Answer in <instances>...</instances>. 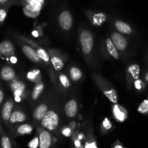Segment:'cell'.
I'll use <instances>...</instances> for the list:
<instances>
[{
    "label": "cell",
    "instance_id": "10",
    "mask_svg": "<svg viewBox=\"0 0 148 148\" xmlns=\"http://www.w3.org/2000/svg\"><path fill=\"white\" fill-rule=\"evenodd\" d=\"M13 107H14V102L11 100H7L3 104L1 111V116L4 123H7V122L10 121V117L13 112Z\"/></svg>",
    "mask_w": 148,
    "mask_h": 148
},
{
    "label": "cell",
    "instance_id": "32",
    "mask_svg": "<svg viewBox=\"0 0 148 148\" xmlns=\"http://www.w3.org/2000/svg\"><path fill=\"white\" fill-rule=\"evenodd\" d=\"M62 133L64 136H66V137H69L72 135V129L69 127H64L62 131Z\"/></svg>",
    "mask_w": 148,
    "mask_h": 148
},
{
    "label": "cell",
    "instance_id": "34",
    "mask_svg": "<svg viewBox=\"0 0 148 148\" xmlns=\"http://www.w3.org/2000/svg\"><path fill=\"white\" fill-rule=\"evenodd\" d=\"M111 148H124V147L121 142H119V140H117V141H116L114 144H113L112 147Z\"/></svg>",
    "mask_w": 148,
    "mask_h": 148
},
{
    "label": "cell",
    "instance_id": "33",
    "mask_svg": "<svg viewBox=\"0 0 148 148\" xmlns=\"http://www.w3.org/2000/svg\"><path fill=\"white\" fill-rule=\"evenodd\" d=\"M102 126H103V128L105 130L108 131L111 128V123H110V121L108 120V118H105L104 121L103 122Z\"/></svg>",
    "mask_w": 148,
    "mask_h": 148
},
{
    "label": "cell",
    "instance_id": "4",
    "mask_svg": "<svg viewBox=\"0 0 148 148\" xmlns=\"http://www.w3.org/2000/svg\"><path fill=\"white\" fill-rule=\"evenodd\" d=\"M10 89L13 93L14 100L16 102H20L25 91V85L24 83L18 80H13L11 81Z\"/></svg>",
    "mask_w": 148,
    "mask_h": 148
},
{
    "label": "cell",
    "instance_id": "31",
    "mask_svg": "<svg viewBox=\"0 0 148 148\" xmlns=\"http://www.w3.org/2000/svg\"><path fill=\"white\" fill-rule=\"evenodd\" d=\"M29 148H39V138L38 136H36L33 138L27 145Z\"/></svg>",
    "mask_w": 148,
    "mask_h": 148
},
{
    "label": "cell",
    "instance_id": "28",
    "mask_svg": "<svg viewBox=\"0 0 148 148\" xmlns=\"http://www.w3.org/2000/svg\"><path fill=\"white\" fill-rule=\"evenodd\" d=\"M129 71H130L131 73H132L133 78L134 79H137L139 78V74H140V68H139L138 65H132L129 68Z\"/></svg>",
    "mask_w": 148,
    "mask_h": 148
},
{
    "label": "cell",
    "instance_id": "13",
    "mask_svg": "<svg viewBox=\"0 0 148 148\" xmlns=\"http://www.w3.org/2000/svg\"><path fill=\"white\" fill-rule=\"evenodd\" d=\"M0 76L4 81H12L15 78V72L10 65H4L0 71Z\"/></svg>",
    "mask_w": 148,
    "mask_h": 148
},
{
    "label": "cell",
    "instance_id": "15",
    "mask_svg": "<svg viewBox=\"0 0 148 148\" xmlns=\"http://www.w3.org/2000/svg\"><path fill=\"white\" fill-rule=\"evenodd\" d=\"M26 120V115L21 110H16L12 112L11 115V117L10 119V124H14L17 123L23 122Z\"/></svg>",
    "mask_w": 148,
    "mask_h": 148
},
{
    "label": "cell",
    "instance_id": "35",
    "mask_svg": "<svg viewBox=\"0 0 148 148\" xmlns=\"http://www.w3.org/2000/svg\"><path fill=\"white\" fill-rule=\"evenodd\" d=\"M3 100H4V91H3L2 89L0 87V105L2 103Z\"/></svg>",
    "mask_w": 148,
    "mask_h": 148
},
{
    "label": "cell",
    "instance_id": "39",
    "mask_svg": "<svg viewBox=\"0 0 148 148\" xmlns=\"http://www.w3.org/2000/svg\"><path fill=\"white\" fill-rule=\"evenodd\" d=\"M145 78L146 81H148V71L147 72V73L145 74Z\"/></svg>",
    "mask_w": 148,
    "mask_h": 148
},
{
    "label": "cell",
    "instance_id": "14",
    "mask_svg": "<svg viewBox=\"0 0 148 148\" xmlns=\"http://www.w3.org/2000/svg\"><path fill=\"white\" fill-rule=\"evenodd\" d=\"M77 103L75 100H70L65 104L64 112L67 117L74 118L77 113Z\"/></svg>",
    "mask_w": 148,
    "mask_h": 148
},
{
    "label": "cell",
    "instance_id": "22",
    "mask_svg": "<svg viewBox=\"0 0 148 148\" xmlns=\"http://www.w3.org/2000/svg\"><path fill=\"white\" fill-rule=\"evenodd\" d=\"M27 78L30 81H33V82H37L38 84V83L40 82V79H41L40 71L39 70H33V71L27 73Z\"/></svg>",
    "mask_w": 148,
    "mask_h": 148
},
{
    "label": "cell",
    "instance_id": "41",
    "mask_svg": "<svg viewBox=\"0 0 148 148\" xmlns=\"http://www.w3.org/2000/svg\"><path fill=\"white\" fill-rule=\"evenodd\" d=\"M1 126H0V138H1Z\"/></svg>",
    "mask_w": 148,
    "mask_h": 148
},
{
    "label": "cell",
    "instance_id": "30",
    "mask_svg": "<svg viewBox=\"0 0 148 148\" xmlns=\"http://www.w3.org/2000/svg\"><path fill=\"white\" fill-rule=\"evenodd\" d=\"M85 148H98V145H97L96 142H95V139H93L92 137H90V139H88V140L85 142Z\"/></svg>",
    "mask_w": 148,
    "mask_h": 148
},
{
    "label": "cell",
    "instance_id": "25",
    "mask_svg": "<svg viewBox=\"0 0 148 148\" xmlns=\"http://www.w3.org/2000/svg\"><path fill=\"white\" fill-rule=\"evenodd\" d=\"M36 52L41 60H43L46 62H49L50 61V57L45 49H42V48H38Z\"/></svg>",
    "mask_w": 148,
    "mask_h": 148
},
{
    "label": "cell",
    "instance_id": "24",
    "mask_svg": "<svg viewBox=\"0 0 148 148\" xmlns=\"http://www.w3.org/2000/svg\"><path fill=\"white\" fill-rule=\"evenodd\" d=\"M69 73H70L71 78H72V81H79V80L82 78V72H81V71L79 68H76V67H72L70 69Z\"/></svg>",
    "mask_w": 148,
    "mask_h": 148
},
{
    "label": "cell",
    "instance_id": "6",
    "mask_svg": "<svg viewBox=\"0 0 148 148\" xmlns=\"http://www.w3.org/2000/svg\"><path fill=\"white\" fill-rule=\"evenodd\" d=\"M20 46H21V49L23 54H24V55H25L26 57L28 58L30 61H32L33 62L38 63V62H39L41 60V59H40V57H38V55L36 50H35L33 47L29 46L28 44L23 43V42H20Z\"/></svg>",
    "mask_w": 148,
    "mask_h": 148
},
{
    "label": "cell",
    "instance_id": "8",
    "mask_svg": "<svg viewBox=\"0 0 148 148\" xmlns=\"http://www.w3.org/2000/svg\"><path fill=\"white\" fill-rule=\"evenodd\" d=\"M99 86L101 89L102 90L104 95L111 102H112L114 104H116L118 102V98H117L116 91L114 89L111 88L107 84H106L104 81H101L99 83Z\"/></svg>",
    "mask_w": 148,
    "mask_h": 148
},
{
    "label": "cell",
    "instance_id": "26",
    "mask_svg": "<svg viewBox=\"0 0 148 148\" xmlns=\"http://www.w3.org/2000/svg\"><path fill=\"white\" fill-rule=\"evenodd\" d=\"M8 12V7L6 5H0V26L4 23Z\"/></svg>",
    "mask_w": 148,
    "mask_h": 148
},
{
    "label": "cell",
    "instance_id": "3",
    "mask_svg": "<svg viewBox=\"0 0 148 148\" xmlns=\"http://www.w3.org/2000/svg\"><path fill=\"white\" fill-rule=\"evenodd\" d=\"M79 41L82 45V50L85 54H89L93 46V36L88 30H83L79 36Z\"/></svg>",
    "mask_w": 148,
    "mask_h": 148
},
{
    "label": "cell",
    "instance_id": "36",
    "mask_svg": "<svg viewBox=\"0 0 148 148\" xmlns=\"http://www.w3.org/2000/svg\"><path fill=\"white\" fill-rule=\"evenodd\" d=\"M141 84L142 82L140 80H137V81H135V86L136 88L138 89H141Z\"/></svg>",
    "mask_w": 148,
    "mask_h": 148
},
{
    "label": "cell",
    "instance_id": "29",
    "mask_svg": "<svg viewBox=\"0 0 148 148\" xmlns=\"http://www.w3.org/2000/svg\"><path fill=\"white\" fill-rule=\"evenodd\" d=\"M59 81L64 88H68L70 85V81H69V78L64 74H62L59 75Z\"/></svg>",
    "mask_w": 148,
    "mask_h": 148
},
{
    "label": "cell",
    "instance_id": "18",
    "mask_svg": "<svg viewBox=\"0 0 148 148\" xmlns=\"http://www.w3.org/2000/svg\"><path fill=\"white\" fill-rule=\"evenodd\" d=\"M115 27L120 33H123V34H130L132 31V29L130 27V25L122 21L116 22Z\"/></svg>",
    "mask_w": 148,
    "mask_h": 148
},
{
    "label": "cell",
    "instance_id": "23",
    "mask_svg": "<svg viewBox=\"0 0 148 148\" xmlns=\"http://www.w3.org/2000/svg\"><path fill=\"white\" fill-rule=\"evenodd\" d=\"M51 62L56 71H60L64 67V62L60 57L57 56H52L51 58Z\"/></svg>",
    "mask_w": 148,
    "mask_h": 148
},
{
    "label": "cell",
    "instance_id": "2",
    "mask_svg": "<svg viewBox=\"0 0 148 148\" xmlns=\"http://www.w3.org/2000/svg\"><path fill=\"white\" fill-rule=\"evenodd\" d=\"M59 118L57 113L53 110H49L40 121L43 128L49 131H53L56 129L59 125Z\"/></svg>",
    "mask_w": 148,
    "mask_h": 148
},
{
    "label": "cell",
    "instance_id": "7",
    "mask_svg": "<svg viewBox=\"0 0 148 148\" xmlns=\"http://www.w3.org/2000/svg\"><path fill=\"white\" fill-rule=\"evenodd\" d=\"M59 23L60 27L63 30H70L72 26V23H73L71 13L69 11L62 12L59 17Z\"/></svg>",
    "mask_w": 148,
    "mask_h": 148
},
{
    "label": "cell",
    "instance_id": "19",
    "mask_svg": "<svg viewBox=\"0 0 148 148\" xmlns=\"http://www.w3.org/2000/svg\"><path fill=\"white\" fill-rule=\"evenodd\" d=\"M0 147L1 148H13L11 139L4 131L1 133L0 138Z\"/></svg>",
    "mask_w": 148,
    "mask_h": 148
},
{
    "label": "cell",
    "instance_id": "27",
    "mask_svg": "<svg viewBox=\"0 0 148 148\" xmlns=\"http://www.w3.org/2000/svg\"><path fill=\"white\" fill-rule=\"evenodd\" d=\"M137 111L143 115H148V100H143L137 108Z\"/></svg>",
    "mask_w": 148,
    "mask_h": 148
},
{
    "label": "cell",
    "instance_id": "9",
    "mask_svg": "<svg viewBox=\"0 0 148 148\" xmlns=\"http://www.w3.org/2000/svg\"><path fill=\"white\" fill-rule=\"evenodd\" d=\"M14 46L10 41L4 40L0 43V55L12 57L14 56Z\"/></svg>",
    "mask_w": 148,
    "mask_h": 148
},
{
    "label": "cell",
    "instance_id": "12",
    "mask_svg": "<svg viewBox=\"0 0 148 148\" xmlns=\"http://www.w3.org/2000/svg\"><path fill=\"white\" fill-rule=\"evenodd\" d=\"M113 114L114 118L119 122H124L127 118V111L123 106L114 104L113 106Z\"/></svg>",
    "mask_w": 148,
    "mask_h": 148
},
{
    "label": "cell",
    "instance_id": "11",
    "mask_svg": "<svg viewBox=\"0 0 148 148\" xmlns=\"http://www.w3.org/2000/svg\"><path fill=\"white\" fill-rule=\"evenodd\" d=\"M111 41L117 49L124 51L127 46V41L121 33H113L111 35Z\"/></svg>",
    "mask_w": 148,
    "mask_h": 148
},
{
    "label": "cell",
    "instance_id": "16",
    "mask_svg": "<svg viewBox=\"0 0 148 148\" xmlns=\"http://www.w3.org/2000/svg\"><path fill=\"white\" fill-rule=\"evenodd\" d=\"M48 111V106L46 104H40L34 110L33 116L36 120H41Z\"/></svg>",
    "mask_w": 148,
    "mask_h": 148
},
{
    "label": "cell",
    "instance_id": "20",
    "mask_svg": "<svg viewBox=\"0 0 148 148\" xmlns=\"http://www.w3.org/2000/svg\"><path fill=\"white\" fill-rule=\"evenodd\" d=\"M43 89H44V84L41 82H39L36 84L33 89V92H32V98L33 100H36L40 97V94L43 92Z\"/></svg>",
    "mask_w": 148,
    "mask_h": 148
},
{
    "label": "cell",
    "instance_id": "40",
    "mask_svg": "<svg viewBox=\"0 0 148 148\" xmlns=\"http://www.w3.org/2000/svg\"><path fill=\"white\" fill-rule=\"evenodd\" d=\"M74 148H85L84 147V146L82 145H81L80 146H78V147H76V146H75V147Z\"/></svg>",
    "mask_w": 148,
    "mask_h": 148
},
{
    "label": "cell",
    "instance_id": "1",
    "mask_svg": "<svg viewBox=\"0 0 148 148\" xmlns=\"http://www.w3.org/2000/svg\"><path fill=\"white\" fill-rule=\"evenodd\" d=\"M23 11L25 15L30 17H36L40 14L43 0H23Z\"/></svg>",
    "mask_w": 148,
    "mask_h": 148
},
{
    "label": "cell",
    "instance_id": "37",
    "mask_svg": "<svg viewBox=\"0 0 148 148\" xmlns=\"http://www.w3.org/2000/svg\"><path fill=\"white\" fill-rule=\"evenodd\" d=\"M8 1L9 0H0V5H5Z\"/></svg>",
    "mask_w": 148,
    "mask_h": 148
},
{
    "label": "cell",
    "instance_id": "21",
    "mask_svg": "<svg viewBox=\"0 0 148 148\" xmlns=\"http://www.w3.org/2000/svg\"><path fill=\"white\" fill-rule=\"evenodd\" d=\"M106 44H107V49H108V52H109L110 55L113 57L115 59H119V53L118 51H117L116 47L115 46V45L114 44V43L112 42L111 39H108L106 40Z\"/></svg>",
    "mask_w": 148,
    "mask_h": 148
},
{
    "label": "cell",
    "instance_id": "17",
    "mask_svg": "<svg viewBox=\"0 0 148 148\" xmlns=\"http://www.w3.org/2000/svg\"><path fill=\"white\" fill-rule=\"evenodd\" d=\"M33 131V127L30 124H25L20 125L17 126L14 131V136H16L17 135H25V134H30Z\"/></svg>",
    "mask_w": 148,
    "mask_h": 148
},
{
    "label": "cell",
    "instance_id": "5",
    "mask_svg": "<svg viewBox=\"0 0 148 148\" xmlns=\"http://www.w3.org/2000/svg\"><path fill=\"white\" fill-rule=\"evenodd\" d=\"M39 148H51L52 136L49 131L43 129H38Z\"/></svg>",
    "mask_w": 148,
    "mask_h": 148
},
{
    "label": "cell",
    "instance_id": "38",
    "mask_svg": "<svg viewBox=\"0 0 148 148\" xmlns=\"http://www.w3.org/2000/svg\"><path fill=\"white\" fill-rule=\"evenodd\" d=\"M10 60L12 61V62L14 63V62H17V58H16L14 56H13V57H10Z\"/></svg>",
    "mask_w": 148,
    "mask_h": 148
}]
</instances>
